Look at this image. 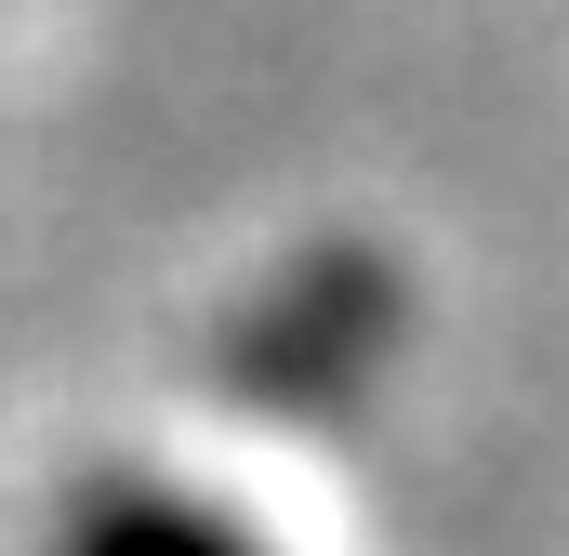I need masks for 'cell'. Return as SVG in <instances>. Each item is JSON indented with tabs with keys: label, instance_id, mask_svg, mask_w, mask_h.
<instances>
[{
	"label": "cell",
	"instance_id": "obj_1",
	"mask_svg": "<svg viewBox=\"0 0 569 556\" xmlns=\"http://www.w3.org/2000/svg\"><path fill=\"white\" fill-rule=\"evenodd\" d=\"M40 556H279L239 504H212L199 477H159V464H107L53 504V544Z\"/></svg>",
	"mask_w": 569,
	"mask_h": 556
}]
</instances>
